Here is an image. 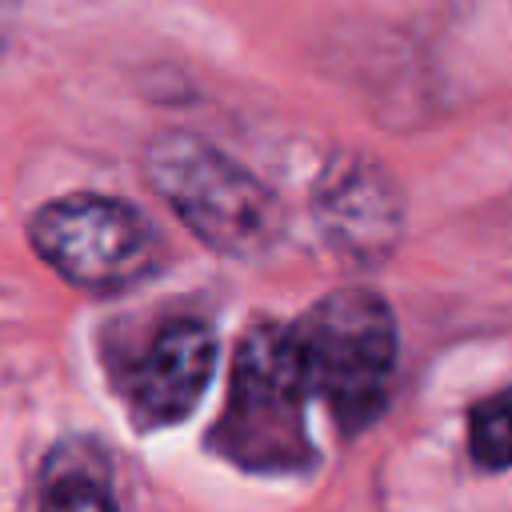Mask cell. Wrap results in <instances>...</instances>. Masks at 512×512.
<instances>
[{
    "mask_svg": "<svg viewBox=\"0 0 512 512\" xmlns=\"http://www.w3.org/2000/svg\"><path fill=\"white\" fill-rule=\"evenodd\" d=\"M308 380L288 324H252L228 372V400L212 424V452L248 472H300L316 460L308 436Z\"/></svg>",
    "mask_w": 512,
    "mask_h": 512,
    "instance_id": "obj_1",
    "label": "cell"
},
{
    "mask_svg": "<svg viewBox=\"0 0 512 512\" xmlns=\"http://www.w3.org/2000/svg\"><path fill=\"white\" fill-rule=\"evenodd\" d=\"M148 188L220 256L252 260L284 232V204L244 164L192 132H156L144 144Z\"/></svg>",
    "mask_w": 512,
    "mask_h": 512,
    "instance_id": "obj_2",
    "label": "cell"
},
{
    "mask_svg": "<svg viewBox=\"0 0 512 512\" xmlns=\"http://www.w3.org/2000/svg\"><path fill=\"white\" fill-rule=\"evenodd\" d=\"M308 392L344 436L364 432L384 408L396 372V320L372 288H336L288 324Z\"/></svg>",
    "mask_w": 512,
    "mask_h": 512,
    "instance_id": "obj_3",
    "label": "cell"
},
{
    "mask_svg": "<svg viewBox=\"0 0 512 512\" xmlns=\"http://www.w3.org/2000/svg\"><path fill=\"white\" fill-rule=\"evenodd\" d=\"M28 244L68 284L100 296L148 280L164 260L152 220L136 204L100 192L60 196L36 208L28 216Z\"/></svg>",
    "mask_w": 512,
    "mask_h": 512,
    "instance_id": "obj_4",
    "label": "cell"
},
{
    "mask_svg": "<svg viewBox=\"0 0 512 512\" xmlns=\"http://www.w3.org/2000/svg\"><path fill=\"white\" fill-rule=\"evenodd\" d=\"M220 360V344L208 320L200 316H168L156 324L148 344L124 364L120 392L140 428H172L212 384Z\"/></svg>",
    "mask_w": 512,
    "mask_h": 512,
    "instance_id": "obj_5",
    "label": "cell"
},
{
    "mask_svg": "<svg viewBox=\"0 0 512 512\" xmlns=\"http://www.w3.org/2000/svg\"><path fill=\"white\" fill-rule=\"evenodd\" d=\"M312 212L328 244L356 260H380L396 244L404 220L392 176L368 156L332 160L328 172L316 180Z\"/></svg>",
    "mask_w": 512,
    "mask_h": 512,
    "instance_id": "obj_6",
    "label": "cell"
},
{
    "mask_svg": "<svg viewBox=\"0 0 512 512\" xmlns=\"http://www.w3.org/2000/svg\"><path fill=\"white\" fill-rule=\"evenodd\" d=\"M468 456L488 468H512V388H500L468 412Z\"/></svg>",
    "mask_w": 512,
    "mask_h": 512,
    "instance_id": "obj_7",
    "label": "cell"
},
{
    "mask_svg": "<svg viewBox=\"0 0 512 512\" xmlns=\"http://www.w3.org/2000/svg\"><path fill=\"white\" fill-rule=\"evenodd\" d=\"M40 512H120L104 476H96L88 464H60L48 472Z\"/></svg>",
    "mask_w": 512,
    "mask_h": 512,
    "instance_id": "obj_8",
    "label": "cell"
},
{
    "mask_svg": "<svg viewBox=\"0 0 512 512\" xmlns=\"http://www.w3.org/2000/svg\"><path fill=\"white\" fill-rule=\"evenodd\" d=\"M8 8H12V0H0V48H4V36H8Z\"/></svg>",
    "mask_w": 512,
    "mask_h": 512,
    "instance_id": "obj_9",
    "label": "cell"
}]
</instances>
